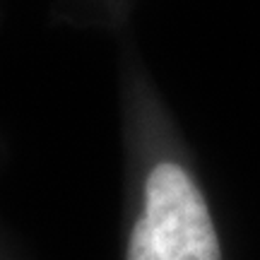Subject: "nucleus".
I'll list each match as a JSON object with an SVG mask.
<instances>
[{"label":"nucleus","instance_id":"1","mask_svg":"<svg viewBox=\"0 0 260 260\" xmlns=\"http://www.w3.org/2000/svg\"><path fill=\"white\" fill-rule=\"evenodd\" d=\"M125 260H224L210 203L183 161L159 159L147 171Z\"/></svg>","mask_w":260,"mask_h":260}]
</instances>
